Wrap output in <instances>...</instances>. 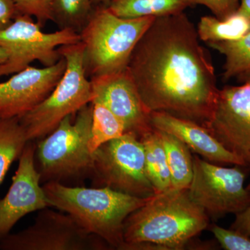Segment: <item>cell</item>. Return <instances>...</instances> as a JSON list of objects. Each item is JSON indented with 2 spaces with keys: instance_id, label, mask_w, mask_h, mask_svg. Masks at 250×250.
<instances>
[{
  "instance_id": "6da1fadb",
  "label": "cell",
  "mask_w": 250,
  "mask_h": 250,
  "mask_svg": "<svg viewBox=\"0 0 250 250\" xmlns=\"http://www.w3.org/2000/svg\"><path fill=\"white\" fill-rule=\"evenodd\" d=\"M183 13L156 17L136 45L126 70L149 112L206 126L219 93L214 67Z\"/></svg>"
},
{
  "instance_id": "7a4b0ae2",
  "label": "cell",
  "mask_w": 250,
  "mask_h": 250,
  "mask_svg": "<svg viewBox=\"0 0 250 250\" xmlns=\"http://www.w3.org/2000/svg\"><path fill=\"white\" fill-rule=\"evenodd\" d=\"M209 217L188 189L155 194L124 223L125 250H182L208 229Z\"/></svg>"
},
{
  "instance_id": "3957f363",
  "label": "cell",
  "mask_w": 250,
  "mask_h": 250,
  "mask_svg": "<svg viewBox=\"0 0 250 250\" xmlns=\"http://www.w3.org/2000/svg\"><path fill=\"white\" fill-rule=\"evenodd\" d=\"M51 207L65 212L90 234L110 248L125 250L124 223L131 213L149 200L117 191L108 187H72L58 182L43 186Z\"/></svg>"
},
{
  "instance_id": "277c9868",
  "label": "cell",
  "mask_w": 250,
  "mask_h": 250,
  "mask_svg": "<svg viewBox=\"0 0 250 250\" xmlns=\"http://www.w3.org/2000/svg\"><path fill=\"white\" fill-rule=\"evenodd\" d=\"M155 18L120 17L106 5L93 9L80 32L88 77L126 70L135 47Z\"/></svg>"
},
{
  "instance_id": "5b68a950",
  "label": "cell",
  "mask_w": 250,
  "mask_h": 250,
  "mask_svg": "<svg viewBox=\"0 0 250 250\" xmlns=\"http://www.w3.org/2000/svg\"><path fill=\"white\" fill-rule=\"evenodd\" d=\"M65 70L55 88L39 105L19 118L29 141L42 139L67 116H72L93 100L91 83L85 71L82 42L61 46Z\"/></svg>"
},
{
  "instance_id": "8992f818",
  "label": "cell",
  "mask_w": 250,
  "mask_h": 250,
  "mask_svg": "<svg viewBox=\"0 0 250 250\" xmlns=\"http://www.w3.org/2000/svg\"><path fill=\"white\" fill-rule=\"evenodd\" d=\"M93 106L85 105L64 118L57 128L36 145V156L42 182L83 178L93 174V153L89 149Z\"/></svg>"
},
{
  "instance_id": "52a82bcc",
  "label": "cell",
  "mask_w": 250,
  "mask_h": 250,
  "mask_svg": "<svg viewBox=\"0 0 250 250\" xmlns=\"http://www.w3.org/2000/svg\"><path fill=\"white\" fill-rule=\"evenodd\" d=\"M41 28L31 16L18 14L0 31V47L7 54L0 65V78L17 73L36 61L44 67L53 65L62 58L59 47L80 42V33L71 29L45 33Z\"/></svg>"
},
{
  "instance_id": "ba28073f",
  "label": "cell",
  "mask_w": 250,
  "mask_h": 250,
  "mask_svg": "<svg viewBox=\"0 0 250 250\" xmlns=\"http://www.w3.org/2000/svg\"><path fill=\"white\" fill-rule=\"evenodd\" d=\"M92 177L98 185L132 196L155 195L148 178L143 143L136 135L125 133L100 146L93 153Z\"/></svg>"
},
{
  "instance_id": "9c48e42d",
  "label": "cell",
  "mask_w": 250,
  "mask_h": 250,
  "mask_svg": "<svg viewBox=\"0 0 250 250\" xmlns=\"http://www.w3.org/2000/svg\"><path fill=\"white\" fill-rule=\"evenodd\" d=\"M238 166L223 167L193 156V176L188 191L209 218L236 215L250 205V190L244 187L246 172Z\"/></svg>"
},
{
  "instance_id": "30bf717a",
  "label": "cell",
  "mask_w": 250,
  "mask_h": 250,
  "mask_svg": "<svg viewBox=\"0 0 250 250\" xmlns=\"http://www.w3.org/2000/svg\"><path fill=\"white\" fill-rule=\"evenodd\" d=\"M106 245L100 237L86 232L70 215L48 207L41 210L29 228L0 238L1 250H99L106 249Z\"/></svg>"
},
{
  "instance_id": "8fae6325",
  "label": "cell",
  "mask_w": 250,
  "mask_h": 250,
  "mask_svg": "<svg viewBox=\"0 0 250 250\" xmlns=\"http://www.w3.org/2000/svg\"><path fill=\"white\" fill-rule=\"evenodd\" d=\"M205 127L246 167L250 166V82L219 90Z\"/></svg>"
},
{
  "instance_id": "7c38bea8",
  "label": "cell",
  "mask_w": 250,
  "mask_h": 250,
  "mask_svg": "<svg viewBox=\"0 0 250 250\" xmlns=\"http://www.w3.org/2000/svg\"><path fill=\"white\" fill-rule=\"evenodd\" d=\"M36 148L32 141H28L20 156L9 191L0 200V238L9 234L26 215L51 207L41 186V174L36 169Z\"/></svg>"
},
{
  "instance_id": "4fadbf2b",
  "label": "cell",
  "mask_w": 250,
  "mask_h": 250,
  "mask_svg": "<svg viewBox=\"0 0 250 250\" xmlns=\"http://www.w3.org/2000/svg\"><path fill=\"white\" fill-rule=\"evenodd\" d=\"M65 59L42 68L29 66L0 83V118H21L52 93L65 70Z\"/></svg>"
},
{
  "instance_id": "5bb4252c",
  "label": "cell",
  "mask_w": 250,
  "mask_h": 250,
  "mask_svg": "<svg viewBox=\"0 0 250 250\" xmlns=\"http://www.w3.org/2000/svg\"><path fill=\"white\" fill-rule=\"evenodd\" d=\"M93 100L104 104L124 123L126 133L139 139L153 129L145 106L127 70L90 79ZM92 102V101H91Z\"/></svg>"
},
{
  "instance_id": "9a60e30c",
  "label": "cell",
  "mask_w": 250,
  "mask_h": 250,
  "mask_svg": "<svg viewBox=\"0 0 250 250\" xmlns=\"http://www.w3.org/2000/svg\"><path fill=\"white\" fill-rule=\"evenodd\" d=\"M150 121L153 127L173 135L210 162L246 167L243 161L224 147L203 125L164 112H151Z\"/></svg>"
},
{
  "instance_id": "2e32d148",
  "label": "cell",
  "mask_w": 250,
  "mask_h": 250,
  "mask_svg": "<svg viewBox=\"0 0 250 250\" xmlns=\"http://www.w3.org/2000/svg\"><path fill=\"white\" fill-rule=\"evenodd\" d=\"M194 5L193 0H111L107 6L120 17L133 18L179 14Z\"/></svg>"
},
{
  "instance_id": "e0dca14e",
  "label": "cell",
  "mask_w": 250,
  "mask_h": 250,
  "mask_svg": "<svg viewBox=\"0 0 250 250\" xmlns=\"http://www.w3.org/2000/svg\"><path fill=\"white\" fill-rule=\"evenodd\" d=\"M157 131L165 149L172 188H188L193 176V156L190 149L173 135Z\"/></svg>"
},
{
  "instance_id": "ac0fdd59",
  "label": "cell",
  "mask_w": 250,
  "mask_h": 250,
  "mask_svg": "<svg viewBox=\"0 0 250 250\" xmlns=\"http://www.w3.org/2000/svg\"><path fill=\"white\" fill-rule=\"evenodd\" d=\"M140 140L145 149L146 172L155 193L170 190L172 188L170 170L165 149L157 129L153 127Z\"/></svg>"
},
{
  "instance_id": "d6986e66",
  "label": "cell",
  "mask_w": 250,
  "mask_h": 250,
  "mask_svg": "<svg viewBox=\"0 0 250 250\" xmlns=\"http://www.w3.org/2000/svg\"><path fill=\"white\" fill-rule=\"evenodd\" d=\"M197 31L200 40L207 43L233 41L250 32V21L237 13L225 19L202 16L197 24Z\"/></svg>"
},
{
  "instance_id": "ffe728a7",
  "label": "cell",
  "mask_w": 250,
  "mask_h": 250,
  "mask_svg": "<svg viewBox=\"0 0 250 250\" xmlns=\"http://www.w3.org/2000/svg\"><path fill=\"white\" fill-rule=\"evenodd\" d=\"M29 141L18 118H0V184Z\"/></svg>"
},
{
  "instance_id": "44dd1931",
  "label": "cell",
  "mask_w": 250,
  "mask_h": 250,
  "mask_svg": "<svg viewBox=\"0 0 250 250\" xmlns=\"http://www.w3.org/2000/svg\"><path fill=\"white\" fill-rule=\"evenodd\" d=\"M90 103L93 116L89 149L93 153L104 143L121 137L126 133V129L124 123L104 104L96 100Z\"/></svg>"
},
{
  "instance_id": "7402d4cb",
  "label": "cell",
  "mask_w": 250,
  "mask_h": 250,
  "mask_svg": "<svg viewBox=\"0 0 250 250\" xmlns=\"http://www.w3.org/2000/svg\"><path fill=\"white\" fill-rule=\"evenodd\" d=\"M207 45L225 57L224 81L237 77L250 68V31L236 40L208 42Z\"/></svg>"
},
{
  "instance_id": "603a6c76",
  "label": "cell",
  "mask_w": 250,
  "mask_h": 250,
  "mask_svg": "<svg viewBox=\"0 0 250 250\" xmlns=\"http://www.w3.org/2000/svg\"><path fill=\"white\" fill-rule=\"evenodd\" d=\"M93 0H53L52 16L59 29L80 32L93 11Z\"/></svg>"
},
{
  "instance_id": "cb8c5ba5",
  "label": "cell",
  "mask_w": 250,
  "mask_h": 250,
  "mask_svg": "<svg viewBox=\"0 0 250 250\" xmlns=\"http://www.w3.org/2000/svg\"><path fill=\"white\" fill-rule=\"evenodd\" d=\"M18 14L35 18L41 27L46 23L53 21L52 1L53 0H11Z\"/></svg>"
},
{
  "instance_id": "d4e9b609",
  "label": "cell",
  "mask_w": 250,
  "mask_h": 250,
  "mask_svg": "<svg viewBox=\"0 0 250 250\" xmlns=\"http://www.w3.org/2000/svg\"><path fill=\"white\" fill-rule=\"evenodd\" d=\"M221 248L225 250H250V237L244 233L229 229H227L218 225H208Z\"/></svg>"
},
{
  "instance_id": "484cf974",
  "label": "cell",
  "mask_w": 250,
  "mask_h": 250,
  "mask_svg": "<svg viewBox=\"0 0 250 250\" xmlns=\"http://www.w3.org/2000/svg\"><path fill=\"white\" fill-rule=\"evenodd\" d=\"M193 2L208 8L219 19H225L235 14L240 5V0H193Z\"/></svg>"
},
{
  "instance_id": "4316f807",
  "label": "cell",
  "mask_w": 250,
  "mask_h": 250,
  "mask_svg": "<svg viewBox=\"0 0 250 250\" xmlns=\"http://www.w3.org/2000/svg\"><path fill=\"white\" fill-rule=\"evenodd\" d=\"M18 14L11 0H0V31L7 27Z\"/></svg>"
},
{
  "instance_id": "83f0119b",
  "label": "cell",
  "mask_w": 250,
  "mask_h": 250,
  "mask_svg": "<svg viewBox=\"0 0 250 250\" xmlns=\"http://www.w3.org/2000/svg\"><path fill=\"white\" fill-rule=\"evenodd\" d=\"M230 229L250 237V204L246 208L236 214V218Z\"/></svg>"
},
{
  "instance_id": "f1b7e54d",
  "label": "cell",
  "mask_w": 250,
  "mask_h": 250,
  "mask_svg": "<svg viewBox=\"0 0 250 250\" xmlns=\"http://www.w3.org/2000/svg\"><path fill=\"white\" fill-rule=\"evenodd\" d=\"M236 13L248 18L250 21V0H240L239 7Z\"/></svg>"
},
{
  "instance_id": "f546056e",
  "label": "cell",
  "mask_w": 250,
  "mask_h": 250,
  "mask_svg": "<svg viewBox=\"0 0 250 250\" xmlns=\"http://www.w3.org/2000/svg\"><path fill=\"white\" fill-rule=\"evenodd\" d=\"M237 80L239 83H243L250 82V68L246 72H243L241 75L236 77Z\"/></svg>"
},
{
  "instance_id": "4dcf8cb0",
  "label": "cell",
  "mask_w": 250,
  "mask_h": 250,
  "mask_svg": "<svg viewBox=\"0 0 250 250\" xmlns=\"http://www.w3.org/2000/svg\"><path fill=\"white\" fill-rule=\"evenodd\" d=\"M6 58H7V54L6 51L2 47H0V65L6 62Z\"/></svg>"
},
{
  "instance_id": "1f68e13d",
  "label": "cell",
  "mask_w": 250,
  "mask_h": 250,
  "mask_svg": "<svg viewBox=\"0 0 250 250\" xmlns=\"http://www.w3.org/2000/svg\"><path fill=\"white\" fill-rule=\"evenodd\" d=\"M110 1H111V0H93L95 4L106 5V6L109 4Z\"/></svg>"
},
{
  "instance_id": "d6a6232c",
  "label": "cell",
  "mask_w": 250,
  "mask_h": 250,
  "mask_svg": "<svg viewBox=\"0 0 250 250\" xmlns=\"http://www.w3.org/2000/svg\"><path fill=\"white\" fill-rule=\"evenodd\" d=\"M246 188L248 189V190H250V182L248 186H247Z\"/></svg>"
}]
</instances>
